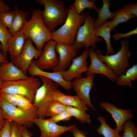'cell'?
<instances>
[{
	"label": "cell",
	"instance_id": "cell-17",
	"mask_svg": "<svg viewBox=\"0 0 137 137\" xmlns=\"http://www.w3.org/2000/svg\"><path fill=\"white\" fill-rule=\"evenodd\" d=\"M27 72L31 75L35 76H41L48 78L67 91H69L72 88V82L65 80L62 77L61 71L50 72L41 70L37 67L34 60L32 61L28 68Z\"/></svg>",
	"mask_w": 137,
	"mask_h": 137
},
{
	"label": "cell",
	"instance_id": "cell-20",
	"mask_svg": "<svg viewBox=\"0 0 137 137\" xmlns=\"http://www.w3.org/2000/svg\"><path fill=\"white\" fill-rule=\"evenodd\" d=\"M25 38L23 34L20 31L12 36L8 41L7 52L9 53L11 61L17 58L22 53L25 43Z\"/></svg>",
	"mask_w": 137,
	"mask_h": 137
},
{
	"label": "cell",
	"instance_id": "cell-15",
	"mask_svg": "<svg viewBox=\"0 0 137 137\" xmlns=\"http://www.w3.org/2000/svg\"><path fill=\"white\" fill-rule=\"evenodd\" d=\"M55 50L59 55V61L58 65L52 70L53 72L65 70L69 66L71 61L77 55L78 51L73 45L56 43Z\"/></svg>",
	"mask_w": 137,
	"mask_h": 137
},
{
	"label": "cell",
	"instance_id": "cell-11",
	"mask_svg": "<svg viewBox=\"0 0 137 137\" xmlns=\"http://www.w3.org/2000/svg\"><path fill=\"white\" fill-rule=\"evenodd\" d=\"M95 75L83 77L80 76L75 78L72 82V88L76 92L77 95L92 110L95 108L91 102L90 93L93 85Z\"/></svg>",
	"mask_w": 137,
	"mask_h": 137
},
{
	"label": "cell",
	"instance_id": "cell-27",
	"mask_svg": "<svg viewBox=\"0 0 137 137\" xmlns=\"http://www.w3.org/2000/svg\"><path fill=\"white\" fill-rule=\"evenodd\" d=\"M66 111L81 122L89 124L91 122L90 115L86 111L73 107L66 106Z\"/></svg>",
	"mask_w": 137,
	"mask_h": 137
},
{
	"label": "cell",
	"instance_id": "cell-28",
	"mask_svg": "<svg viewBox=\"0 0 137 137\" xmlns=\"http://www.w3.org/2000/svg\"><path fill=\"white\" fill-rule=\"evenodd\" d=\"M11 37L8 29L0 21V42L2 45L1 52L3 55L7 60V45L8 41Z\"/></svg>",
	"mask_w": 137,
	"mask_h": 137
},
{
	"label": "cell",
	"instance_id": "cell-6",
	"mask_svg": "<svg viewBox=\"0 0 137 137\" xmlns=\"http://www.w3.org/2000/svg\"><path fill=\"white\" fill-rule=\"evenodd\" d=\"M86 12L83 24L78 29L73 45L75 49L78 51L83 48L87 49L90 46L94 49L96 47V43L102 40V38L96 35L93 25L94 18L89 12Z\"/></svg>",
	"mask_w": 137,
	"mask_h": 137
},
{
	"label": "cell",
	"instance_id": "cell-8",
	"mask_svg": "<svg viewBox=\"0 0 137 137\" xmlns=\"http://www.w3.org/2000/svg\"><path fill=\"white\" fill-rule=\"evenodd\" d=\"M37 76L40 78L43 84L36 91L33 104L37 108V117L44 118L46 108L52 100L53 93L59 85L47 77L41 76Z\"/></svg>",
	"mask_w": 137,
	"mask_h": 137
},
{
	"label": "cell",
	"instance_id": "cell-12",
	"mask_svg": "<svg viewBox=\"0 0 137 137\" xmlns=\"http://www.w3.org/2000/svg\"><path fill=\"white\" fill-rule=\"evenodd\" d=\"M56 43L51 40L44 44L42 54L35 61L36 65L39 68L42 70L53 69L58 65L59 59L56 53Z\"/></svg>",
	"mask_w": 137,
	"mask_h": 137
},
{
	"label": "cell",
	"instance_id": "cell-45",
	"mask_svg": "<svg viewBox=\"0 0 137 137\" xmlns=\"http://www.w3.org/2000/svg\"><path fill=\"white\" fill-rule=\"evenodd\" d=\"M2 81L0 78V91H1V88L2 85Z\"/></svg>",
	"mask_w": 137,
	"mask_h": 137
},
{
	"label": "cell",
	"instance_id": "cell-13",
	"mask_svg": "<svg viewBox=\"0 0 137 137\" xmlns=\"http://www.w3.org/2000/svg\"><path fill=\"white\" fill-rule=\"evenodd\" d=\"M89 57L88 50L85 49L81 55L73 58L67 70L61 71L63 78L66 81H71L81 76L83 73L86 72L88 67L87 60Z\"/></svg>",
	"mask_w": 137,
	"mask_h": 137
},
{
	"label": "cell",
	"instance_id": "cell-38",
	"mask_svg": "<svg viewBox=\"0 0 137 137\" xmlns=\"http://www.w3.org/2000/svg\"><path fill=\"white\" fill-rule=\"evenodd\" d=\"M128 13L137 17V3H130L125 5L122 8Z\"/></svg>",
	"mask_w": 137,
	"mask_h": 137
},
{
	"label": "cell",
	"instance_id": "cell-9",
	"mask_svg": "<svg viewBox=\"0 0 137 137\" xmlns=\"http://www.w3.org/2000/svg\"><path fill=\"white\" fill-rule=\"evenodd\" d=\"M43 52V50H39L36 48L31 39L27 38L25 39L22 53L17 58L13 61V63L27 75L28 68L33 59H38Z\"/></svg>",
	"mask_w": 137,
	"mask_h": 137
},
{
	"label": "cell",
	"instance_id": "cell-24",
	"mask_svg": "<svg viewBox=\"0 0 137 137\" xmlns=\"http://www.w3.org/2000/svg\"><path fill=\"white\" fill-rule=\"evenodd\" d=\"M108 20L100 27L95 29L96 35L99 37H101L104 40L107 46V51L106 55L112 54L115 53L114 49L111 43V29L108 25Z\"/></svg>",
	"mask_w": 137,
	"mask_h": 137
},
{
	"label": "cell",
	"instance_id": "cell-3",
	"mask_svg": "<svg viewBox=\"0 0 137 137\" xmlns=\"http://www.w3.org/2000/svg\"><path fill=\"white\" fill-rule=\"evenodd\" d=\"M38 3L44 6L41 11V16L45 25L51 32L55 30L58 26L65 21L68 9L61 1L56 0H36Z\"/></svg>",
	"mask_w": 137,
	"mask_h": 137
},
{
	"label": "cell",
	"instance_id": "cell-39",
	"mask_svg": "<svg viewBox=\"0 0 137 137\" xmlns=\"http://www.w3.org/2000/svg\"><path fill=\"white\" fill-rule=\"evenodd\" d=\"M11 121L6 119L5 124L1 130V137H10Z\"/></svg>",
	"mask_w": 137,
	"mask_h": 137
},
{
	"label": "cell",
	"instance_id": "cell-25",
	"mask_svg": "<svg viewBox=\"0 0 137 137\" xmlns=\"http://www.w3.org/2000/svg\"><path fill=\"white\" fill-rule=\"evenodd\" d=\"M113 12L114 14L113 19L112 20H108V25L111 31H114L116 27L120 24L126 22L131 19L135 18L122 8H119Z\"/></svg>",
	"mask_w": 137,
	"mask_h": 137
},
{
	"label": "cell",
	"instance_id": "cell-34",
	"mask_svg": "<svg viewBox=\"0 0 137 137\" xmlns=\"http://www.w3.org/2000/svg\"><path fill=\"white\" fill-rule=\"evenodd\" d=\"M72 117L71 114L66 111L60 113L48 119L52 122L57 123L61 121L68 120L71 119Z\"/></svg>",
	"mask_w": 137,
	"mask_h": 137
},
{
	"label": "cell",
	"instance_id": "cell-46",
	"mask_svg": "<svg viewBox=\"0 0 137 137\" xmlns=\"http://www.w3.org/2000/svg\"><path fill=\"white\" fill-rule=\"evenodd\" d=\"M1 131H0V137H1Z\"/></svg>",
	"mask_w": 137,
	"mask_h": 137
},
{
	"label": "cell",
	"instance_id": "cell-23",
	"mask_svg": "<svg viewBox=\"0 0 137 137\" xmlns=\"http://www.w3.org/2000/svg\"><path fill=\"white\" fill-rule=\"evenodd\" d=\"M125 74L117 76V85L122 86L133 87L132 82L137 79V64L133 65L125 71Z\"/></svg>",
	"mask_w": 137,
	"mask_h": 137
},
{
	"label": "cell",
	"instance_id": "cell-10",
	"mask_svg": "<svg viewBox=\"0 0 137 137\" xmlns=\"http://www.w3.org/2000/svg\"><path fill=\"white\" fill-rule=\"evenodd\" d=\"M33 123L40 129L41 134L39 137H60L67 131L72 132L76 127L75 125L67 126L60 125L48 119L37 117L34 119Z\"/></svg>",
	"mask_w": 137,
	"mask_h": 137
},
{
	"label": "cell",
	"instance_id": "cell-41",
	"mask_svg": "<svg viewBox=\"0 0 137 137\" xmlns=\"http://www.w3.org/2000/svg\"><path fill=\"white\" fill-rule=\"evenodd\" d=\"M10 8L2 0H0V11L8 12L10 11Z\"/></svg>",
	"mask_w": 137,
	"mask_h": 137
},
{
	"label": "cell",
	"instance_id": "cell-35",
	"mask_svg": "<svg viewBox=\"0 0 137 137\" xmlns=\"http://www.w3.org/2000/svg\"><path fill=\"white\" fill-rule=\"evenodd\" d=\"M20 96L13 94L2 93L0 94V98L10 104L16 106L17 100Z\"/></svg>",
	"mask_w": 137,
	"mask_h": 137
},
{
	"label": "cell",
	"instance_id": "cell-21",
	"mask_svg": "<svg viewBox=\"0 0 137 137\" xmlns=\"http://www.w3.org/2000/svg\"><path fill=\"white\" fill-rule=\"evenodd\" d=\"M103 5L101 8L96 7L93 10L98 14L97 18L94 20L93 25L95 29L103 25L109 19L113 20L114 14L110 10L111 3L109 0H102Z\"/></svg>",
	"mask_w": 137,
	"mask_h": 137
},
{
	"label": "cell",
	"instance_id": "cell-7",
	"mask_svg": "<svg viewBox=\"0 0 137 137\" xmlns=\"http://www.w3.org/2000/svg\"><path fill=\"white\" fill-rule=\"evenodd\" d=\"M0 107L6 120L14 121L27 128L33 126V121L37 117V108L34 107L28 110H23L0 98Z\"/></svg>",
	"mask_w": 137,
	"mask_h": 137
},
{
	"label": "cell",
	"instance_id": "cell-40",
	"mask_svg": "<svg viewBox=\"0 0 137 137\" xmlns=\"http://www.w3.org/2000/svg\"><path fill=\"white\" fill-rule=\"evenodd\" d=\"M74 137H87V133L81 130L78 128L76 127L72 132Z\"/></svg>",
	"mask_w": 137,
	"mask_h": 137
},
{
	"label": "cell",
	"instance_id": "cell-33",
	"mask_svg": "<svg viewBox=\"0 0 137 137\" xmlns=\"http://www.w3.org/2000/svg\"><path fill=\"white\" fill-rule=\"evenodd\" d=\"M16 106L19 108L27 110L33 108L34 106L31 101L23 96L20 95L18 99Z\"/></svg>",
	"mask_w": 137,
	"mask_h": 137
},
{
	"label": "cell",
	"instance_id": "cell-43",
	"mask_svg": "<svg viewBox=\"0 0 137 137\" xmlns=\"http://www.w3.org/2000/svg\"><path fill=\"white\" fill-rule=\"evenodd\" d=\"M6 120L3 111L0 107V131L4 126Z\"/></svg>",
	"mask_w": 137,
	"mask_h": 137
},
{
	"label": "cell",
	"instance_id": "cell-19",
	"mask_svg": "<svg viewBox=\"0 0 137 137\" xmlns=\"http://www.w3.org/2000/svg\"><path fill=\"white\" fill-rule=\"evenodd\" d=\"M52 100L59 102L66 106L76 107L85 111L89 110L85 103L77 95H66L58 88L53 93Z\"/></svg>",
	"mask_w": 137,
	"mask_h": 137
},
{
	"label": "cell",
	"instance_id": "cell-4",
	"mask_svg": "<svg viewBox=\"0 0 137 137\" xmlns=\"http://www.w3.org/2000/svg\"><path fill=\"white\" fill-rule=\"evenodd\" d=\"M120 44L121 47L119 51L111 55H104L100 50L97 49L95 51L99 60L102 62L105 63L117 76L124 73L126 69L130 66L129 60L131 56L128 39H124L121 40Z\"/></svg>",
	"mask_w": 137,
	"mask_h": 137
},
{
	"label": "cell",
	"instance_id": "cell-42",
	"mask_svg": "<svg viewBox=\"0 0 137 137\" xmlns=\"http://www.w3.org/2000/svg\"><path fill=\"white\" fill-rule=\"evenodd\" d=\"M27 128L25 126H23L22 130V137H32L33 136V133L28 130Z\"/></svg>",
	"mask_w": 137,
	"mask_h": 137
},
{
	"label": "cell",
	"instance_id": "cell-44",
	"mask_svg": "<svg viewBox=\"0 0 137 137\" xmlns=\"http://www.w3.org/2000/svg\"><path fill=\"white\" fill-rule=\"evenodd\" d=\"M2 49V45L0 42V50ZM9 62L8 60L4 57L0 51V65L2 63H8Z\"/></svg>",
	"mask_w": 137,
	"mask_h": 137
},
{
	"label": "cell",
	"instance_id": "cell-37",
	"mask_svg": "<svg viewBox=\"0 0 137 137\" xmlns=\"http://www.w3.org/2000/svg\"><path fill=\"white\" fill-rule=\"evenodd\" d=\"M137 34V28L126 33H122L117 32L112 36L115 41H117L122 38H126Z\"/></svg>",
	"mask_w": 137,
	"mask_h": 137
},
{
	"label": "cell",
	"instance_id": "cell-5",
	"mask_svg": "<svg viewBox=\"0 0 137 137\" xmlns=\"http://www.w3.org/2000/svg\"><path fill=\"white\" fill-rule=\"evenodd\" d=\"M41 86L39 79L31 75L26 79L2 81L0 94H13L22 96L28 99L33 104L36 91Z\"/></svg>",
	"mask_w": 137,
	"mask_h": 137
},
{
	"label": "cell",
	"instance_id": "cell-2",
	"mask_svg": "<svg viewBox=\"0 0 137 137\" xmlns=\"http://www.w3.org/2000/svg\"><path fill=\"white\" fill-rule=\"evenodd\" d=\"M40 9H33L30 20L20 31L25 39L30 38L35 43L36 48L42 50L46 42L52 40V32L46 26L41 16Z\"/></svg>",
	"mask_w": 137,
	"mask_h": 137
},
{
	"label": "cell",
	"instance_id": "cell-14",
	"mask_svg": "<svg viewBox=\"0 0 137 137\" xmlns=\"http://www.w3.org/2000/svg\"><path fill=\"white\" fill-rule=\"evenodd\" d=\"M88 50L90 64L86 72V76L95 75L96 74H99L105 75L112 82H116L117 76L112 70L99 60L94 49L90 48Z\"/></svg>",
	"mask_w": 137,
	"mask_h": 137
},
{
	"label": "cell",
	"instance_id": "cell-16",
	"mask_svg": "<svg viewBox=\"0 0 137 137\" xmlns=\"http://www.w3.org/2000/svg\"><path fill=\"white\" fill-rule=\"evenodd\" d=\"M100 106L111 114L116 125V129L119 133L123 131V127L124 123L134 116L130 110L119 108L108 102H102Z\"/></svg>",
	"mask_w": 137,
	"mask_h": 137
},
{
	"label": "cell",
	"instance_id": "cell-29",
	"mask_svg": "<svg viewBox=\"0 0 137 137\" xmlns=\"http://www.w3.org/2000/svg\"><path fill=\"white\" fill-rule=\"evenodd\" d=\"M66 106L59 102L52 100L46 108L45 113V117H51L66 111Z\"/></svg>",
	"mask_w": 137,
	"mask_h": 137
},
{
	"label": "cell",
	"instance_id": "cell-36",
	"mask_svg": "<svg viewBox=\"0 0 137 137\" xmlns=\"http://www.w3.org/2000/svg\"><path fill=\"white\" fill-rule=\"evenodd\" d=\"M23 127V126L11 121L10 137H22Z\"/></svg>",
	"mask_w": 137,
	"mask_h": 137
},
{
	"label": "cell",
	"instance_id": "cell-31",
	"mask_svg": "<svg viewBox=\"0 0 137 137\" xmlns=\"http://www.w3.org/2000/svg\"><path fill=\"white\" fill-rule=\"evenodd\" d=\"M123 134L122 137H137V128L132 120L126 121L123 127Z\"/></svg>",
	"mask_w": 137,
	"mask_h": 137
},
{
	"label": "cell",
	"instance_id": "cell-1",
	"mask_svg": "<svg viewBox=\"0 0 137 137\" xmlns=\"http://www.w3.org/2000/svg\"><path fill=\"white\" fill-rule=\"evenodd\" d=\"M67 8V18L60 27L52 32V40L56 43L73 45L78 29L84 22L86 12L78 14L72 4L69 5Z\"/></svg>",
	"mask_w": 137,
	"mask_h": 137
},
{
	"label": "cell",
	"instance_id": "cell-30",
	"mask_svg": "<svg viewBox=\"0 0 137 137\" xmlns=\"http://www.w3.org/2000/svg\"><path fill=\"white\" fill-rule=\"evenodd\" d=\"M72 4L79 14L82 13L85 9H93L96 7L93 1L88 0H75Z\"/></svg>",
	"mask_w": 137,
	"mask_h": 137
},
{
	"label": "cell",
	"instance_id": "cell-18",
	"mask_svg": "<svg viewBox=\"0 0 137 137\" xmlns=\"http://www.w3.org/2000/svg\"><path fill=\"white\" fill-rule=\"evenodd\" d=\"M29 77L15 65L13 61L0 65V78L2 81H13L26 79Z\"/></svg>",
	"mask_w": 137,
	"mask_h": 137
},
{
	"label": "cell",
	"instance_id": "cell-26",
	"mask_svg": "<svg viewBox=\"0 0 137 137\" xmlns=\"http://www.w3.org/2000/svg\"><path fill=\"white\" fill-rule=\"evenodd\" d=\"M97 118L101 123L100 126L96 130L99 134L102 135L104 137H122L116 128L113 129L108 125L105 117L98 116Z\"/></svg>",
	"mask_w": 137,
	"mask_h": 137
},
{
	"label": "cell",
	"instance_id": "cell-22",
	"mask_svg": "<svg viewBox=\"0 0 137 137\" xmlns=\"http://www.w3.org/2000/svg\"><path fill=\"white\" fill-rule=\"evenodd\" d=\"M13 10L15 12L14 19L11 27L8 29L12 36L19 32L26 24L29 14L27 11L20 10L16 5L15 6Z\"/></svg>",
	"mask_w": 137,
	"mask_h": 137
},
{
	"label": "cell",
	"instance_id": "cell-32",
	"mask_svg": "<svg viewBox=\"0 0 137 137\" xmlns=\"http://www.w3.org/2000/svg\"><path fill=\"white\" fill-rule=\"evenodd\" d=\"M15 16L14 10L8 12L0 11V21L9 29L12 25Z\"/></svg>",
	"mask_w": 137,
	"mask_h": 137
}]
</instances>
